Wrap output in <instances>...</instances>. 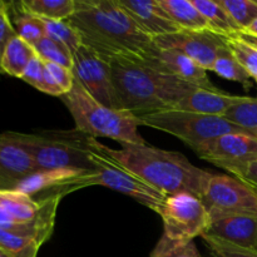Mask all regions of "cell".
Returning <instances> with one entry per match:
<instances>
[{
	"label": "cell",
	"instance_id": "6da1fadb",
	"mask_svg": "<svg viewBox=\"0 0 257 257\" xmlns=\"http://www.w3.org/2000/svg\"><path fill=\"white\" fill-rule=\"evenodd\" d=\"M88 145L166 196L190 193L200 198L213 176L193 166L181 153L160 150L146 143H120L119 150H113L89 137Z\"/></svg>",
	"mask_w": 257,
	"mask_h": 257
},
{
	"label": "cell",
	"instance_id": "7a4b0ae2",
	"mask_svg": "<svg viewBox=\"0 0 257 257\" xmlns=\"http://www.w3.org/2000/svg\"><path fill=\"white\" fill-rule=\"evenodd\" d=\"M82 44L103 58L141 57L153 44L118 0H75L68 19Z\"/></svg>",
	"mask_w": 257,
	"mask_h": 257
},
{
	"label": "cell",
	"instance_id": "3957f363",
	"mask_svg": "<svg viewBox=\"0 0 257 257\" xmlns=\"http://www.w3.org/2000/svg\"><path fill=\"white\" fill-rule=\"evenodd\" d=\"M107 60L117 109L136 115L175 109L181 99L200 89L197 85L147 67L137 57Z\"/></svg>",
	"mask_w": 257,
	"mask_h": 257
},
{
	"label": "cell",
	"instance_id": "277c9868",
	"mask_svg": "<svg viewBox=\"0 0 257 257\" xmlns=\"http://www.w3.org/2000/svg\"><path fill=\"white\" fill-rule=\"evenodd\" d=\"M60 99L68 108L75 123V131L89 137H105L119 143L145 145L138 133L140 119L132 112L113 109L100 104L79 82L74 80L72 90Z\"/></svg>",
	"mask_w": 257,
	"mask_h": 257
},
{
	"label": "cell",
	"instance_id": "5b68a950",
	"mask_svg": "<svg viewBox=\"0 0 257 257\" xmlns=\"http://www.w3.org/2000/svg\"><path fill=\"white\" fill-rule=\"evenodd\" d=\"M5 135L29 153L37 171L93 170L88 157L89 136L78 131L42 135L5 132Z\"/></svg>",
	"mask_w": 257,
	"mask_h": 257
},
{
	"label": "cell",
	"instance_id": "8992f818",
	"mask_svg": "<svg viewBox=\"0 0 257 257\" xmlns=\"http://www.w3.org/2000/svg\"><path fill=\"white\" fill-rule=\"evenodd\" d=\"M158 215L163 221V233L151 257H167L205 235L211 223L202 201L190 193L167 196Z\"/></svg>",
	"mask_w": 257,
	"mask_h": 257
},
{
	"label": "cell",
	"instance_id": "52a82bcc",
	"mask_svg": "<svg viewBox=\"0 0 257 257\" xmlns=\"http://www.w3.org/2000/svg\"><path fill=\"white\" fill-rule=\"evenodd\" d=\"M137 117L141 125L156 128L180 138L193 152L206 142L216 140L223 135H248L245 130L237 127L221 115H207L180 109H168L147 113Z\"/></svg>",
	"mask_w": 257,
	"mask_h": 257
},
{
	"label": "cell",
	"instance_id": "ba28073f",
	"mask_svg": "<svg viewBox=\"0 0 257 257\" xmlns=\"http://www.w3.org/2000/svg\"><path fill=\"white\" fill-rule=\"evenodd\" d=\"M200 200L211 221L231 216L257 217V188L237 177L213 175Z\"/></svg>",
	"mask_w": 257,
	"mask_h": 257
},
{
	"label": "cell",
	"instance_id": "9c48e42d",
	"mask_svg": "<svg viewBox=\"0 0 257 257\" xmlns=\"http://www.w3.org/2000/svg\"><path fill=\"white\" fill-rule=\"evenodd\" d=\"M88 157L93 167L92 177H90L92 186H105L120 193H124L142 205L150 207L155 212L160 213L167 196L146 183L124 167L113 162L104 155L92 150L90 146Z\"/></svg>",
	"mask_w": 257,
	"mask_h": 257
},
{
	"label": "cell",
	"instance_id": "30bf717a",
	"mask_svg": "<svg viewBox=\"0 0 257 257\" xmlns=\"http://www.w3.org/2000/svg\"><path fill=\"white\" fill-rule=\"evenodd\" d=\"M195 153L242 180L250 166L257 162V137L243 133H228L206 142Z\"/></svg>",
	"mask_w": 257,
	"mask_h": 257
},
{
	"label": "cell",
	"instance_id": "8fae6325",
	"mask_svg": "<svg viewBox=\"0 0 257 257\" xmlns=\"http://www.w3.org/2000/svg\"><path fill=\"white\" fill-rule=\"evenodd\" d=\"M152 40L156 47L182 53L206 70H212L218 54L227 48V38L210 29L180 30Z\"/></svg>",
	"mask_w": 257,
	"mask_h": 257
},
{
	"label": "cell",
	"instance_id": "7c38bea8",
	"mask_svg": "<svg viewBox=\"0 0 257 257\" xmlns=\"http://www.w3.org/2000/svg\"><path fill=\"white\" fill-rule=\"evenodd\" d=\"M73 57L74 79L100 104L117 109L108 60L83 44L75 50Z\"/></svg>",
	"mask_w": 257,
	"mask_h": 257
},
{
	"label": "cell",
	"instance_id": "4fadbf2b",
	"mask_svg": "<svg viewBox=\"0 0 257 257\" xmlns=\"http://www.w3.org/2000/svg\"><path fill=\"white\" fill-rule=\"evenodd\" d=\"M147 67L163 73V74L173 75L185 82L195 84L202 89L217 92V88L211 83L207 75V70L203 69L201 65L193 62L191 58L186 57L182 53L176 50L161 49L152 44V47L143 55L137 57Z\"/></svg>",
	"mask_w": 257,
	"mask_h": 257
},
{
	"label": "cell",
	"instance_id": "5bb4252c",
	"mask_svg": "<svg viewBox=\"0 0 257 257\" xmlns=\"http://www.w3.org/2000/svg\"><path fill=\"white\" fill-rule=\"evenodd\" d=\"M38 172L29 153L10 140L5 133L0 135V191H15L27 177Z\"/></svg>",
	"mask_w": 257,
	"mask_h": 257
},
{
	"label": "cell",
	"instance_id": "9a60e30c",
	"mask_svg": "<svg viewBox=\"0 0 257 257\" xmlns=\"http://www.w3.org/2000/svg\"><path fill=\"white\" fill-rule=\"evenodd\" d=\"M130 13L143 33L151 38L180 32V28L168 18L158 0H118Z\"/></svg>",
	"mask_w": 257,
	"mask_h": 257
},
{
	"label": "cell",
	"instance_id": "2e32d148",
	"mask_svg": "<svg viewBox=\"0 0 257 257\" xmlns=\"http://www.w3.org/2000/svg\"><path fill=\"white\" fill-rule=\"evenodd\" d=\"M205 235L226 241L237 247L257 251V217L231 216L211 221Z\"/></svg>",
	"mask_w": 257,
	"mask_h": 257
},
{
	"label": "cell",
	"instance_id": "e0dca14e",
	"mask_svg": "<svg viewBox=\"0 0 257 257\" xmlns=\"http://www.w3.org/2000/svg\"><path fill=\"white\" fill-rule=\"evenodd\" d=\"M238 99H240V97H237V95H230L225 94L220 90L212 92V90L200 88V89L186 95L183 99H181L175 109L223 117L226 110L231 105L235 104Z\"/></svg>",
	"mask_w": 257,
	"mask_h": 257
},
{
	"label": "cell",
	"instance_id": "ac0fdd59",
	"mask_svg": "<svg viewBox=\"0 0 257 257\" xmlns=\"http://www.w3.org/2000/svg\"><path fill=\"white\" fill-rule=\"evenodd\" d=\"M162 9L181 30L210 29L203 15L192 0H158Z\"/></svg>",
	"mask_w": 257,
	"mask_h": 257
},
{
	"label": "cell",
	"instance_id": "d6986e66",
	"mask_svg": "<svg viewBox=\"0 0 257 257\" xmlns=\"http://www.w3.org/2000/svg\"><path fill=\"white\" fill-rule=\"evenodd\" d=\"M35 55H37V52L34 47L17 35L8 43L5 48L2 62H0V70L13 77L22 78Z\"/></svg>",
	"mask_w": 257,
	"mask_h": 257
},
{
	"label": "cell",
	"instance_id": "ffe728a7",
	"mask_svg": "<svg viewBox=\"0 0 257 257\" xmlns=\"http://www.w3.org/2000/svg\"><path fill=\"white\" fill-rule=\"evenodd\" d=\"M10 19H12L13 27L17 32L18 37L24 39L34 47L38 42L45 37V27L42 18L30 14L24 9L22 2L17 4H8Z\"/></svg>",
	"mask_w": 257,
	"mask_h": 257
},
{
	"label": "cell",
	"instance_id": "44dd1931",
	"mask_svg": "<svg viewBox=\"0 0 257 257\" xmlns=\"http://www.w3.org/2000/svg\"><path fill=\"white\" fill-rule=\"evenodd\" d=\"M193 5L198 9V12L203 15L206 22L208 23L210 30L230 38L240 33V28L236 25L232 18L230 17L225 8L218 2L211 0H192Z\"/></svg>",
	"mask_w": 257,
	"mask_h": 257
},
{
	"label": "cell",
	"instance_id": "7402d4cb",
	"mask_svg": "<svg viewBox=\"0 0 257 257\" xmlns=\"http://www.w3.org/2000/svg\"><path fill=\"white\" fill-rule=\"evenodd\" d=\"M22 5L42 19L68 20L75 12V0H23Z\"/></svg>",
	"mask_w": 257,
	"mask_h": 257
},
{
	"label": "cell",
	"instance_id": "603a6c76",
	"mask_svg": "<svg viewBox=\"0 0 257 257\" xmlns=\"http://www.w3.org/2000/svg\"><path fill=\"white\" fill-rule=\"evenodd\" d=\"M223 117L245 130L248 135L257 137V98L240 97L226 110Z\"/></svg>",
	"mask_w": 257,
	"mask_h": 257
},
{
	"label": "cell",
	"instance_id": "cb8c5ba5",
	"mask_svg": "<svg viewBox=\"0 0 257 257\" xmlns=\"http://www.w3.org/2000/svg\"><path fill=\"white\" fill-rule=\"evenodd\" d=\"M212 72H215L216 74L225 78V79L240 83L245 88L251 87L252 78L248 74L247 70L242 67V64L236 59V57L232 54L228 47L225 48L218 54L217 59L212 67Z\"/></svg>",
	"mask_w": 257,
	"mask_h": 257
},
{
	"label": "cell",
	"instance_id": "d4e9b609",
	"mask_svg": "<svg viewBox=\"0 0 257 257\" xmlns=\"http://www.w3.org/2000/svg\"><path fill=\"white\" fill-rule=\"evenodd\" d=\"M34 49L44 62L63 65L69 69H72L73 64H74V57L69 48L48 35H45L40 42L34 45Z\"/></svg>",
	"mask_w": 257,
	"mask_h": 257
},
{
	"label": "cell",
	"instance_id": "484cf974",
	"mask_svg": "<svg viewBox=\"0 0 257 257\" xmlns=\"http://www.w3.org/2000/svg\"><path fill=\"white\" fill-rule=\"evenodd\" d=\"M40 245L35 240L0 228V250L10 257H37Z\"/></svg>",
	"mask_w": 257,
	"mask_h": 257
},
{
	"label": "cell",
	"instance_id": "4316f807",
	"mask_svg": "<svg viewBox=\"0 0 257 257\" xmlns=\"http://www.w3.org/2000/svg\"><path fill=\"white\" fill-rule=\"evenodd\" d=\"M230 14L241 32H245L257 19V2L255 0H218Z\"/></svg>",
	"mask_w": 257,
	"mask_h": 257
},
{
	"label": "cell",
	"instance_id": "83f0119b",
	"mask_svg": "<svg viewBox=\"0 0 257 257\" xmlns=\"http://www.w3.org/2000/svg\"><path fill=\"white\" fill-rule=\"evenodd\" d=\"M45 27V34L58 42L63 43L70 52L74 54L75 50L82 45L79 33L74 27L69 24L68 20H50L43 19Z\"/></svg>",
	"mask_w": 257,
	"mask_h": 257
},
{
	"label": "cell",
	"instance_id": "f1b7e54d",
	"mask_svg": "<svg viewBox=\"0 0 257 257\" xmlns=\"http://www.w3.org/2000/svg\"><path fill=\"white\" fill-rule=\"evenodd\" d=\"M227 47L257 83V49L237 37L227 38Z\"/></svg>",
	"mask_w": 257,
	"mask_h": 257
},
{
	"label": "cell",
	"instance_id": "f546056e",
	"mask_svg": "<svg viewBox=\"0 0 257 257\" xmlns=\"http://www.w3.org/2000/svg\"><path fill=\"white\" fill-rule=\"evenodd\" d=\"M202 238L211 248L213 255L217 257H257V251L237 247L226 241L218 240V238L211 237L207 235H202Z\"/></svg>",
	"mask_w": 257,
	"mask_h": 257
},
{
	"label": "cell",
	"instance_id": "4dcf8cb0",
	"mask_svg": "<svg viewBox=\"0 0 257 257\" xmlns=\"http://www.w3.org/2000/svg\"><path fill=\"white\" fill-rule=\"evenodd\" d=\"M45 69L49 73L50 78L54 82V84L63 93V95L67 94V93H69L72 90L75 80L72 69L49 62H45Z\"/></svg>",
	"mask_w": 257,
	"mask_h": 257
},
{
	"label": "cell",
	"instance_id": "1f68e13d",
	"mask_svg": "<svg viewBox=\"0 0 257 257\" xmlns=\"http://www.w3.org/2000/svg\"><path fill=\"white\" fill-rule=\"evenodd\" d=\"M14 37H17V32H15L12 19H10L8 3L0 0V62H2L8 43Z\"/></svg>",
	"mask_w": 257,
	"mask_h": 257
},
{
	"label": "cell",
	"instance_id": "d6a6232c",
	"mask_svg": "<svg viewBox=\"0 0 257 257\" xmlns=\"http://www.w3.org/2000/svg\"><path fill=\"white\" fill-rule=\"evenodd\" d=\"M44 73L45 62L37 54L33 58L32 62L29 63V65H28V68L25 69L24 74L22 75L20 79H23L28 84L33 85L38 90H40L43 87V83H44Z\"/></svg>",
	"mask_w": 257,
	"mask_h": 257
},
{
	"label": "cell",
	"instance_id": "836d02e7",
	"mask_svg": "<svg viewBox=\"0 0 257 257\" xmlns=\"http://www.w3.org/2000/svg\"><path fill=\"white\" fill-rule=\"evenodd\" d=\"M167 257H200L197 247H196L195 242H190L185 246H181L180 248L171 252Z\"/></svg>",
	"mask_w": 257,
	"mask_h": 257
},
{
	"label": "cell",
	"instance_id": "e575fe53",
	"mask_svg": "<svg viewBox=\"0 0 257 257\" xmlns=\"http://www.w3.org/2000/svg\"><path fill=\"white\" fill-rule=\"evenodd\" d=\"M242 181L250 183L251 186H253V187L257 188V162L252 163V165L250 166V168L247 170V172H246L245 177L242 178Z\"/></svg>",
	"mask_w": 257,
	"mask_h": 257
},
{
	"label": "cell",
	"instance_id": "d590c367",
	"mask_svg": "<svg viewBox=\"0 0 257 257\" xmlns=\"http://www.w3.org/2000/svg\"><path fill=\"white\" fill-rule=\"evenodd\" d=\"M233 37L240 38L241 40H243V42L247 43V44L252 45V47H255L256 49H257V37H253V35L247 34V33H245V32H240V33H237V34L233 35Z\"/></svg>",
	"mask_w": 257,
	"mask_h": 257
},
{
	"label": "cell",
	"instance_id": "8d00e7d4",
	"mask_svg": "<svg viewBox=\"0 0 257 257\" xmlns=\"http://www.w3.org/2000/svg\"><path fill=\"white\" fill-rule=\"evenodd\" d=\"M245 33L253 35V37H257V19L250 25V27L247 28V29L245 30Z\"/></svg>",
	"mask_w": 257,
	"mask_h": 257
},
{
	"label": "cell",
	"instance_id": "74e56055",
	"mask_svg": "<svg viewBox=\"0 0 257 257\" xmlns=\"http://www.w3.org/2000/svg\"><path fill=\"white\" fill-rule=\"evenodd\" d=\"M0 257H10V256H8L7 253L4 252V251H3V250H0Z\"/></svg>",
	"mask_w": 257,
	"mask_h": 257
}]
</instances>
